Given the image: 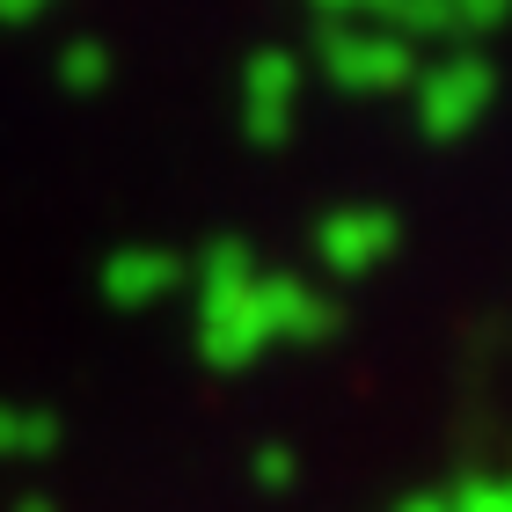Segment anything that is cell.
<instances>
[{"mask_svg": "<svg viewBox=\"0 0 512 512\" xmlns=\"http://www.w3.org/2000/svg\"><path fill=\"white\" fill-rule=\"evenodd\" d=\"M256 271H264V264H256V249L227 235V242H213V249L191 264V278H183V286L198 293V315H220V308H235V300H249Z\"/></svg>", "mask_w": 512, "mask_h": 512, "instance_id": "cell-6", "label": "cell"}, {"mask_svg": "<svg viewBox=\"0 0 512 512\" xmlns=\"http://www.w3.org/2000/svg\"><path fill=\"white\" fill-rule=\"evenodd\" d=\"M256 322H264L271 344H322L337 337V300L315 286V278H293V271H256Z\"/></svg>", "mask_w": 512, "mask_h": 512, "instance_id": "cell-1", "label": "cell"}, {"mask_svg": "<svg viewBox=\"0 0 512 512\" xmlns=\"http://www.w3.org/2000/svg\"><path fill=\"white\" fill-rule=\"evenodd\" d=\"M395 512H454V505H447V491H417V498H403Z\"/></svg>", "mask_w": 512, "mask_h": 512, "instance_id": "cell-13", "label": "cell"}, {"mask_svg": "<svg viewBox=\"0 0 512 512\" xmlns=\"http://www.w3.org/2000/svg\"><path fill=\"white\" fill-rule=\"evenodd\" d=\"M66 81H74V88H96V81H103V66L88 59V52H74V59H66Z\"/></svg>", "mask_w": 512, "mask_h": 512, "instance_id": "cell-12", "label": "cell"}, {"mask_svg": "<svg viewBox=\"0 0 512 512\" xmlns=\"http://www.w3.org/2000/svg\"><path fill=\"white\" fill-rule=\"evenodd\" d=\"M483 103H491V66L461 52V59H447L425 88H417V125H425L432 139H461L483 118Z\"/></svg>", "mask_w": 512, "mask_h": 512, "instance_id": "cell-3", "label": "cell"}, {"mask_svg": "<svg viewBox=\"0 0 512 512\" xmlns=\"http://www.w3.org/2000/svg\"><path fill=\"white\" fill-rule=\"evenodd\" d=\"M15 512H59L52 498H15Z\"/></svg>", "mask_w": 512, "mask_h": 512, "instance_id": "cell-14", "label": "cell"}, {"mask_svg": "<svg viewBox=\"0 0 512 512\" xmlns=\"http://www.w3.org/2000/svg\"><path fill=\"white\" fill-rule=\"evenodd\" d=\"M300 476V461H293V447H256V483H264V491H286V483Z\"/></svg>", "mask_w": 512, "mask_h": 512, "instance_id": "cell-11", "label": "cell"}, {"mask_svg": "<svg viewBox=\"0 0 512 512\" xmlns=\"http://www.w3.org/2000/svg\"><path fill=\"white\" fill-rule=\"evenodd\" d=\"M286 132H293V59L264 52L249 66V139L278 147Z\"/></svg>", "mask_w": 512, "mask_h": 512, "instance_id": "cell-8", "label": "cell"}, {"mask_svg": "<svg viewBox=\"0 0 512 512\" xmlns=\"http://www.w3.org/2000/svg\"><path fill=\"white\" fill-rule=\"evenodd\" d=\"M395 242H403V227H395V213H381V205H344V213H330L315 227V256L330 278H366L374 264H388Z\"/></svg>", "mask_w": 512, "mask_h": 512, "instance_id": "cell-2", "label": "cell"}, {"mask_svg": "<svg viewBox=\"0 0 512 512\" xmlns=\"http://www.w3.org/2000/svg\"><path fill=\"white\" fill-rule=\"evenodd\" d=\"M198 352H205V366H220V374L264 359L271 337H264V322H256V300H235V308H220V315H198Z\"/></svg>", "mask_w": 512, "mask_h": 512, "instance_id": "cell-7", "label": "cell"}, {"mask_svg": "<svg viewBox=\"0 0 512 512\" xmlns=\"http://www.w3.org/2000/svg\"><path fill=\"white\" fill-rule=\"evenodd\" d=\"M447 505L454 512H512V491H505L498 476H461L454 491H447Z\"/></svg>", "mask_w": 512, "mask_h": 512, "instance_id": "cell-10", "label": "cell"}, {"mask_svg": "<svg viewBox=\"0 0 512 512\" xmlns=\"http://www.w3.org/2000/svg\"><path fill=\"white\" fill-rule=\"evenodd\" d=\"M337 88H359V96H381V88H403L410 81V52L395 37H337L322 52Z\"/></svg>", "mask_w": 512, "mask_h": 512, "instance_id": "cell-5", "label": "cell"}, {"mask_svg": "<svg viewBox=\"0 0 512 512\" xmlns=\"http://www.w3.org/2000/svg\"><path fill=\"white\" fill-rule=\"evenodd\" d=\"M59 447V417L30 403H0V461H44Z\"/></svg>", "mask_w": 512, "mask_h": 512, "instance_id": "cell-9", "label": "cell"}, {"mask_svg": "<svg viewBox=\"0 0 512 512\" xmlns=\"http://www.w3.org/2000/svg\"><path fill=\"white\" fill-rule=\"evenodd\" d=\"M183 278H191V264H183L176 249H154V242H132V249L103 256V300H118V308H154Z\"/></svg>", "mask_w": 512, "mask_h": 512, "instance_id": "cell-4", "label": "cell"}]
</instances>
